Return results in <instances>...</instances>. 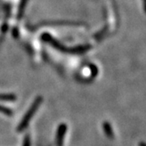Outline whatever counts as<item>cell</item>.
Masks as SVG:
<instances>
[{"label":"cell","instance_id":"cell-1","mask_svg":"<svg viewBox=\"0 0 146 146\" xmlns=\"http://www.w3.org/2000/svg\"><path fill=\"white\" fill-rule=\"evenodd\" d=\"M42 38L43 41L49 42V43L51 44L54 48H56L58 50H61L62 52L72 53V54H80V53L85 52V51L89 50V49L91 48V46H90V45L79 46L75 47V48H66V47L63 46V45L59 44V43H58L55 39H54L50 34H47V33H44L42 36Z\"/></svg>","mask_w":146,"mask_h":146},{"label":"cell","instance_id":"cell-2","mask_svg":"<svg viewBox=\"0 0 146 146\" xmlns=\"http://www.w3.org/2000/svg\"><path fill=\"white\" fill-rule=\"evenodd\" d=\"M42 101V97H38L36 99H35L34 102H33V105L31 106L30 109L29 110V111H28L26 114H25V117H24V119L21 120V123H20V125H19V127H18V128H17L19 131H22L25 130L27 127H28L29 123V122L31 121L33 116L34 115V114L36 112L37 109L39 108V106H40V105H41Z\"/></svg>","mask_w":146,"mask_h":146},{"label":"cell","instance_id":"cell-3","mask_svg":"<svg viewBox=\"0 0 146 146\" xmlns=\"http://www.w3.org/2000/svg\"><path fill=\"white\" fill-rule=\"evenodd\" d=\"M67 131V126L65 124H61L59 126L57 131V137H56V145L57 146H63V139Z\"/></svg>","mask_w":146,"mask_h":146},{"label":"cell","instance_id":"cell-4","mask_svg":"<svg viewBox=\"0 0 146 146\" xmlns=\"http://www.w3.org/2000/svg\"><path fill=\"white\" fill-rule=\"evenodd\" d=\"M103 128H104L105 133L106 134V136L110 137V138H113L114 137V133H113V130L111 128V127L109 123L105 122L103 124Z\"/></svg>","mask_w":146,"mask_h":146},{"label":"cell","instance_id":"cell-5","mask_svg":"<svg viewBox=\"0 0 146 146\" xmlns=\"http://www.w3.org/2000/svg\"><path fill=\"white\" fill-rule=\"evenodd\" d=\"M16 99L14 94H0V101H15Z\"/></svg>","mask_w":146,"mask_h":146},{"label":"cell","instance_id":"cell-6","mask_svg":"<svg viewBox=\"0 0 146 146\" xmlns=\"http://www.w3.org/2000/svg\"><path fill=\"white\" fill-rule=\"evenodd\" d=\"M0 112L7 115H11L12 114V112L11 111V110L7 108V107H4L3 106H0Z\"/></svg>","mask_w":146,"mask_h":146},{"label":"cell","instance_id":"cell-7","mask_svg":"<svg viewBox=\"0 0 146 146\" xmlns=\"http://www.w3.org/2000/svg\"><path fill=\"white\" fill-rule=\"evenodd\" d=\"M24 146H30L29 145V137H26L25 138V145Z\"/></svg>","mask_w":146,"mask_h":146},{"label":"cell","instance_id":"cell-8","mask_svg":"<svg viewBox=\"0 0 146 146\" xmlns=\"http://www.w3.org/2000/svg\"><path fill=\"white\" fill-rule=\"evenodd\" d=\"M139 146H146V143H145V142H141V143H139Z\"/></svg>","mask_w":146,"mask_h":146},{"label":"cell","instance_id":"cell-9","mask_svg":"<svg viewBox=\"0 0 146 146\" xmlns=\"http://www.w3.org/2000/svg\"><path fill=\"white\" fill-rule=\"evenodd\" d=\"M143 3H144V7H145V11L146 12V0H143Z\"/></svg>","mask_w":146,"mask_h":146}]
</instances>
